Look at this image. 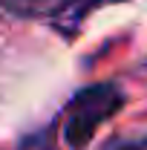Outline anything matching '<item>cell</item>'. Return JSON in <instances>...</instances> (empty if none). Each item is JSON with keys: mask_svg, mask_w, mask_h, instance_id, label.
Returning <instances> with one entry per match:
<instances>
[{"mask_svg": "<svg viewBox=\"0 0 147 150\" xmlns=\"http://www.w3.org/2000/svg\"><path fill=\"white\" fill-rule=\"evenodd\" d=\"M124 104H127V95L115 81L90 84L78 90L64 107V124H61L64 144L69 150H84L98 133V127L115 112H121Z\"/></svg>", "mask_w": 147, "mask_h": 150, "instance_id": "obj_1", "label": "cell"}, {"mask_svg": "<svg viewBox=\"0 0 147 150\" xmlns=\"http://www.w3.org/2000/svg\"><path fill=\"white\" fill-rule=\"evenodd\" d=\"M110 150H147V133H144V136H136V139H124V142H115Z\"/></svg>", "mask_w": 147, "mask_h": 150, "instance_id": "obj_3", "label": "cell"}, {"mask_svg": "<svg viewBox=\"0 0 147 150\" xmlns=\"http://www.w3.org/2000/svg\"><path fill=\"white\" fill-rule=\"evenodd\" d=\"M124 3V0H0V9L12 18L35 20L64 38H75L95 9Z\"/></svg>", "mask_w": 147, "mask_h": 150, "instance_id": "obj_2", "label": "cell"}, {"mask_svg": "<svg viewBox=\"0 0 147 150\" xmlns=\"http://www.w3.org/2000/svg\"><path fill=\"white\" fill-rule=\"evenodd\" d=\"M20 150H55V147H52V142L46 136H37V139H29Z\"/></svg>", "mask_w": 147, "mask_h": 150, "instance_id": "obj_4", "label": "cell"}]
</instances>
